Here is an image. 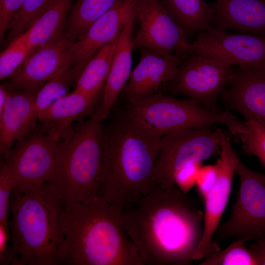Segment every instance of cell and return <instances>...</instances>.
Listing matches in <instances>:
<instances>
[{"label": "cell", "instance_id": "cell-37", "mask_svg": "<svg viewBox=\"0 0 265 265\" xmlns=\"http://www.w3.org/2000/svg\"><path fill=\"white\" fill-rule=\"evenodd\" d=\"M10 90L3 83L0 86V113L3 110L8 99Z\"/></svg>", "mask_w": 265, "mask_h": 265}, {"label": "cell", "instance_id": "cell-3", "mask_svg": "<svg viewBox=\"0 0 265 265\" xmlns=\"http://www.w3.org/2000/svg\"><path fill=\"white\" fill-rule=\"evenodd\" d=\"M57 265H144L126 230L122 211L101 196L64 211Z\"/></svg>", "mask_w": 265, "mask_h": 265}, {"label": "cell", "instance_id": "cell-13", "mask_svg": "<svg viewBox=\"0 0 265 265\" xmlns=\"http://www.w3.org/2000/svg\"><path fill=\"white\" fill-rule=\"evenodd\" d=\"M217 179L205 201L204 233L193 260L207 258L221 250L217 241L212 240L226 208L235 172L233 150L229 135L223 131Z\"/></svg>", "mask_w": 265, "mask_h": 265}, {"label": "cell", "instance_id": "cell-19", "mask_svg": "<svg viewBox=\"0 0 265 265\" xmlns=\"http://www.w3.org/2000/svg\"><path fill=\"white\" fill-rule=\"evenodd\" d=\"M99 99L74 90L61 97L40 113V128L62 143L73 134V123L86 114L91 115Z\"/></svg>", "mask_w": 265, "mask_h": 265}, {"label": "cell", "instance_id": "cell-24", "mask_svg": "<svg viewBox=\"0 0 265 265\" xmlns=\"http://www.w3.org/2000/svg\"><path fill=\"white\" fill-rule=\"evenodd\" d=\"M89 61L82 60L73 64L64 73L48 81L37 91L30 122V132L37 127L40 113L59 98L67 94L71 86L76 84L82 71Z\"/></svg>", "mask_w": 265, "mask_h": 265}, {"label": "cell", "instance_id": "cell-14", "mask_svg": "<svg viewBox=\"0 0 265 265\" xmlns=\"http://www.w3.org/2000/svg\"><path fill=\"white\" fill-rule=\"evenodd\" d=\"M195 51L221 57L232 65L252 66L265 62V36L228 33L210 26L192 42Z\"/></svg>", "mask_w": 265, "mask_h": 265}, {"label": "cell", "instance_id": "cell-9", "mask_svg": "<svg viewBox=\"0 0 265 265\" xmlns=\"http://www.w3.org/2000/svg\"><path fill=\"white\" fill-rule=\"evenodd\" d=\"M232 65L224 58L194 50L182 60L176 78L165 85L173 94L186 96L211 111L221 112L217 102L231 80Z\"/></svg>", "mask_w": 265, "mask_h": 265}, {"label": "cell", "instance_id": "cell-5", "mask_svg": "<svg viewBox=\"0 0 265 265\" xmlns=\"http://www.w3.org/2000/svg\"><path fill=\"white\" fill-rule=\"evenodd\" d=\"M102 154L101 122L91 115L80 121L70 139L61 145L48 182L65 212L100 195Z\"/></svg>", "mask_w": 265, "mask_h": 265}, {"label": "cell", "instance_id": "cell-25", "mask_svg": "<svg viewBox=\"0 0 265 265\" xmlns=\"http://www.w3.org/2000/svg\"><path fill=\"white\" fill-rule=\"evenodd\" d=\"M120 0H75L69 11L65 36L76 42L91 25Z\"/></svg>", "mask_w": 265, "mask_h": 265}, {"label": "cell", "instance_id": "cell-2", "mask_svg": "<svg viewBox=\"0 0 265 265\" xmlns=\"http://www.w3.org/2000/svg\"><path fill=\"white\" fill-rule=\"evenodd\" d=\"M100 195L122 211L155 187L152 174L161 139L118 101L101 122Z\"/></svg>", "mask_w": 265, "mask_h": 265}, {"label": "cell", "instance_id": "cell-36", "mask_svg": "<svg viewBox=\"0 0 265 265\" xmlns=\"http://www.w3.org/2000/svg\"><path fill=\"white\" fill-rule=\"evenodd\" d=\"M257 263V265H265V237L256 239V241L249 247Z\"/></svg>", "mask_w": 265, "mask_h": 265}, {"label": "cell", "instance_id": "cell-32", "mask_svg": "<svg viewBox=\"0 0 265 265\" xmlns=\"http://www.w3.org/2000/svg\"><path fill=\"white\" fill-rule=\"evenodd\" d=\"M13 183L9 176L0 169V223L9 225V205Z\"/></svg>", "mask_w": 265, "mask_h": 265}, {"label": "cell", "instance_id": "cell-20", "mask_svg": "<svg viewBox=\"0 0 265 265\" xmlns=\"http://www.w3.org/2000/svg\"><path fill=\"white\" fill-rule=\"evenodd\" d=\"M211 4L213 26L265 36V0H215Z\"/></svg>", "mask_w": 265, "mask_h": 265}, {"label": "cell", "instance_id": "cell-15", "mask_svg": "<svg viewBox=\"0 0 265 265\" xmlns=\"http://www.w3.org/2000/svg\"><path fill=\"white\" fill-rule=\"evenodd\" d=\"M221 98L226 110L265 124V62L233 69Z\"/></svg>", "mask_w": 265, "mask_h": 265}, {"label": "cell", "instance_id": "cell-17", "mask_svg": "<svg viewBox=\"0 0 265 265\" xmlns=\"http://www.w3.org/2000/svg\"><path fill=\"white\" fill-rule=\"evenodd\" d=\"M136 7L126 21L118 39L111 67L100 101L92 114L100 122L106 120L116 103L132 72V27Z\"/></svg>", "mask_w": 265, "mask_h": 265}, {"label": "cell", "instance_id": "cell-8", "mask_svg": "<svg viewBox=\"0 0 265 265\" xmlns=\"http://www.w3.org/2000/svg\"><path fill=\"white\" fill-rule=\"evenodd\" d=\"M36 128L0 157V169L11 178L13 187L20 189L49 182L62 143L40 127Z\"/></svg>", "mask_w": 265, "mask_h": 265}, {"label": "cell", "instance_id": "cell-11", "mask_svg": "<svg viewBox=\"0 0 265 265\" xmlns=\"http://www.w3.org/2000/svg\"><path fill=\"white\" fill-rule=\"evenodd\" d=\"M137 19L140 26L132 37L133 50L147 48L183 60L194 50L185 30L169 15L159 0H139Z\"/></svg>", "mask_w": 265, "mask_h": 265}, {"label": "cell", "instance_id": "cell-33", "mask_svg": "<svg viewBox=\"0 0 265 265\" xmlns=\"http://www.w3.org/2000/svg\"><path fill=\"white\" fill-rule=\"evenodd\" d=\"M219 167V159L216 163L202 167L199 172L196 185L204 199L216 182Z\"/></svg>", "mask_w": 265, "mask_h": 265}, {"label": "cell", "instance_id": "cell-21", "mask_svg": "<svg viewBox=\"0 0 265 265\" xmlns=\"http://www.w3.org/2000/svg\"><path fill=\"white\" fill-rule=\"evenodd\" d=\"M10 90L6 106L0 113V157L17 141L29 133L34 102L37 92L26 90Z\"/></svg>", "mask_w": 265, "mask_h": 265}, {"label": "cell", "instance_id": "cell-28", "mask_svg": "<svg viewBox=\"0 0 265 265\" xmlns=\"http://www.w3.org/2000/svg\"><path fill=\"white\" fill-rule=\"evenodd\" d=\"M241 130L235 136L244 152L256 156L265 168V124L245 116Z\"/></svg>", "mask_w": 265, "mask_h": 265}, {"label": "cell", "instance_id": "cell-23", "mask_svg": "<svg viewBox=\"0 0 265 265\" xmlns=\"http://www.w3.org/2000/svg\"><path fill=\"white\" fill-rule=\"evenodd\" d=\"M159 0L189 38L211 26L213 10L205 0Z\"/></svg>", "mask_w": 265, "mask_h": 265}, {"label": "cell", "instance_id": "cell-34", "mask_svg": "<svg viewBox=\"0 0 265 265\" xmlns=\"http://www.w3.org/2000/svg\"><path fill=\"white\" fill-rule=\"evenodd\" d=\"M24 0H0V41H3L9 26Z\"/></svg>", "mask_w": 265, "mask_h": 265}, {"label": "cell", "instance_id": "cell-6", "mask_svg": "<svg viewBox=\"0 0 265 265\" xmlns=\"http://www.w3.org/2000/svg\"><path fill=\"white\" fill-rule=\"evenodd\" d=\"M122 105L132 117L160 138L175 131L216 124L225 125L234 135L242 123L227 110L214 112L193 99H178L159 91Z\"/></svg>", "mask_w": 265, "mask_h": 265}, {"label": "cell", "instance_id": "cell-31", "mask_svg": "<svg viewBox=\"0 0 265 265\" xmlns=\"http://www.w3.org/2000/svg\"><path fill=\"white\" fill-rule=\"evenodd\" d=\"M202 161H195L184 166L175 175V185L184 192L188 191L196 184Z\"/></svg>", "mask_w": 265, "mask_h": 265}, {"label": "cell", "instance_id": "cell-22", "mask_svg": "<svg viewBox=\"0 0 265 265\" xmlns=\"http://www.w3.org/2000/svg\"><path fill=\"white\" fill-rule=\"evenodd\" d=\"M74 0H55L22 34L30 53L65 35L68 13Z\"/></svg>", "mask_w": 265, "mask_h": 265}, {"label": "cell", "instance_id": "cell-18", "mask_svg": "<svg viewBox=\"0 0 265 265\" xmlns=\"http://www.w3.org/2000/svg\"><path fill=\"white\" fill-rule=\"evenodd\" d=\"M138 1L120 0L96 20L74 43V64L90 60L101 49L118 38Z\"/></svg>", "mask_w": 265, "mask_h": 265}, {"label": "cell", "instance_id": "cell-16", "mask_svg": "<svg viewBox=\"0 0 265 265\" xmlns=\"http://www.w3.org/2000/svg\"><path fill=\"white\" fill-rule=\"evenodd\" d=\"M140 58L132 71L119 98L123 102L139 99L159 91L160 86L176 77L182 60L147 48H140Z\"/></svg>", "mask_w": 265, "mask_h": 265}, {"label": "cell", "instance_id": "cell-4", "mask_svg": "<svg viewBox=\"0 0 265 265\" xmlns=\"http://www.w3.org/2000/svg\"><path fill=\"white\" fill-rule=\"evenodd\" d=\"M11 247L16 265H57L64 210L51 185L13 187L10 199Z\"/></svg>", "mask_w": 265, "mask_h": 265}, {"label": "cell", "instance_id": "cell-27", "mask_svg": "<svg viewBox=\"0 0 265 265\" xmlns=\"http://www.w3.org/2000/svg\"><path fill=\"white\" fill-rule=\"evenodd\" d=\"M55 0H24L5 37L7 46L25 33ZM4 38V39H5Z\"/></svg>", "mask_w": 265, "mask_h": 265}, {"label": "cell", "instance_id": "cell-26", "mask_svg": "<svg viewBox=\"0 0 265 265\" xmlns=\"http://www.w3.org/2000/svg\"><path fill=\"white\" fill-rule=\"evenodd\" d=\"M118 39L101 49L88 62L75 90L99 99L111 67Z\"/></svg>", "mask_w": 265, "mask_h": 265}, {"label": "cell", "instance_id": "cell-35", "mask_svg": "<svg viewBox=\"0 0 265 265\" xmlns=\"http://www.w3.org/2000/svg\"><path fill=\"white\" fill-rule=\"evenodd\" d=\"M9 226L0 223V265H16V259L11 247Z\"/></svg>", "mask_w": 265, "mask_h": 265}, {"label": "cell", "instance_id": "cell-29", "mask_svg": "<svg viewBox=\"0 0 265 265\" xmlns=\"http://www.w3.org/2000/svg\"><path fill=\"white\" fill-rule=\"evenodd\" d=\"M200 265H257L250 248L245 246V241L236 239L226 249L206 258Z\"/></svg>", "mask_w": 265, "mask_h": 265}, {"label": "cell", "instance_id": "cell-1", "mask_svg": "<svg viewBox=\"0 0 265 265\" xmlns=\"http://www.w3.org/2000/svg\"><path fill=\"white\" fill-rule=\"evenodd\" d=\"M122 215L144 265L191 263L203 237L204 213L187 193L177 186L155 187Z\"/></svg>", "mask_w": 265, "mask_h": 265}, {"label": "cell", "instance_id": "cell-10", "mask_svg": "<svg viewBox=\"0 0 265 265\" xmlns=\"http://www.w3.org/2000/svg\"><path fill=\"white\" fill-rule=\"evenodd\" d=\"M233 156L239 190L230 218L215 232V240L265 237V175L246 167L235 151Z\"/></svg>", "mask_w": 265, "mask_h": 265}, {"label": "cell", "instance_id": "cell-7", "mask_svg": "<svg viewBox=\"0 0 265 265\" xmlns=\"http://www.w3.org/2000/svg\"><path fill=\"white\" fill-rule=\"evenodd\" d=\"M223 131L212 125L175 131L163 136L152 174L155 187L175 186V175L184 166L220 155Z\"/></svg>", "mask_w": 265, "mask_h": 265}, {"label": "cell", "instance_id": "cell-12", "mask_svg": "<svg viewBox=\"0 0 265 265\" xmlns=\"http://www.w3.org/2000/svg\"><path fill=\"white\" fill-rule=\"evenodd\" d=\"M74 43L64 35L34 51L3 84L10 90L38 91L74 64Z\"/></svg>", "mask_w": 265, "mask_h": 265}, {"label": "cell", "instance_id": "cell-30", "mask_svg": "<svg viewBox=\"0 0 265 265\" xmlns=\"http://www.w3.org/2000/svg\"><path fill=\"white\" fill-rule=\"evenodd\" d=\"M30 53L23 35L8 45L0 55V80L11 76Z\"/></svg>", "mask_w": 265, "mask_h": 265}]
</instances>
